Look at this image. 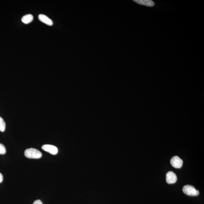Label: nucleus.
I'll use <instances>...</instances> for the list:
<instances>
[{
	"instance_id": "3",
	"label": "nucleus",
	"mask_w": 204,
	"mask_h": 204,
	"mask_svg": "<svg viewBox=\"0 0 204 204\" xmlns=\"http://www.w3.org/2000/svg\"><path fill=\"white\" fill-rule=\"evenodd\" d=\"M171 164L173 167L176 168H181L183 164V161L179 157L174 156L171 159Z\"/></svg>"
},
{
	"instance_id": "5",
	"label": "nucleus",
	"mask_w": 204,
	"mask_h": 204,
	"mask_svg": "<svg viewBox=\"0 0 204 204\" xmlns=\"http://www.w3.org/2000/svg\"><path fill=\"white\" fill-rule=\"evenodd\" d=\"M177 177L175 174L172 171H169L166 174V181L168 184L175 183L177 181Z\"/></svg>"
},
{
	"instance_id": "8",
	"label": "nucleus",
	"mask_w": 204,
	"mask_h": 204,
	"mask_svg": "<svg viewBox=\"0 0 204 204\" xmlns=\"http://www.w3.org/2000/svg\"><path fill=\"white\" fill-rule=\"evenodd\" d=\"M33 19V16L32 14H28L24 16L22 18L21 20L23 23L28 24L32 22Z\"/></svg>"
},
{
	"instance_id": "10",
	"label": "nucleus",
	"mask_w": 204,
	"mask_h": 204,
	"mask_svg": "<svg viewBox=\"0 0 204 204\" xmlns=\"http://www.w3.org/2000/svg\"><path fill=\"white\" fill-rule=\"evenodd\" d=\"M6 150L5 146L2 144H0V154H5Z\"/></svg>"
},
{
	"instance_id": "1",
	"label": "nucleus",
	"mask_w": 204,
	"mask_h": 204,
	"mask_svg": "<svg viewBox=\"0 0 204 204\" xmlns=\"http://www.w3.org/2000/svg\"><path fill=\"white\" fill-rule=\"evenodd\" d=\"M25 156L27 158L32 159H38L41 158L42 154L39 150L34 148H29L25 151Z\"/></svg>"
},
{
	"instance_id": "12",
	"label": "nucleus",
	"mask_w": 204,
	"mask_h": 204,
	"mask_svg": "<svg viewBox=\"0 0 204 204\" xmlns=\"http://www.w3.org/2000/svg\"><path fill=\"white\" fill-rule=\"evenodd\" d=\"M3 180V176L2 174L0 173V183L2 182Z\"/></svg>"
},
{
	"instance_id": "11",
	"label": "nucleus",
	"mask_w": 204,
	"mask_h": 204,
	"mask_svg": "<svg viewBox=\"0 0 204 204\" xmlns=\"http://www.w3.org/2000/svg\"><path fill=\"white\" fill-rule=\"evenodd\" d=\"M33 204H43V203L41 202V201H40V199H38V200L34 201V203Z\"/></svg>"
},
{
	"instance_id": "2",
	"label": "nucleus",
	"mask_w": 204,
	"mask_h": 204,
	"mask_svg": "<svg viewBox=\"0 0 204 204\" xmlns=\"http://www.w3.org/2000/svg\"><path fill=\"white\" fill-rule=\"evenodd\" d=\"M183 191L185 194L192 196H198L199 194V190H196L193 186L190 185L184 186Z\"/></svg>"
},
{
	"instance_id": "7",
	"label": "nucleus",
	"mask_w": 204,
	"mask_h": 204,
	"mask_svg": "<svg viewBox=\"0 0 204 204\" xmlns=\"http://www.w3.org/2000/svg\"><path fill=\"white\" fill-rule=\"evenodd\" d=\"M134 2L140 5L148 7H152L155 5V3L151 0H134Z\"/></svg>"
},
{
	"instance_id": "9",
	"label": "nucleus",
	"mask_w": 204,
	"mask_h": 204,
	"mask_svg": "<svg viewBox=\"0 0 204 204\" xmlns=\"http://www.w3.org/2000/svg\"><path fill=\"white\" fill-rule=\"evenodd\" d=\"M6 124L3 118L0 117V131L3 132L5 129Z\"/></svg>"
},
{
	"instance_id": "4",
	"label": "nucleus",
	"mask_w": 204,
	"mask_h": 204,
	"mask_svg": "<svg viewBox=\"0 0 204 204\" xmlns=\"http://www.w3.org/2000/svg\"><path fill=\"white\" fill-rule=\"evenodd\" d=\"M42 148L44 151L50 153L52 155H56L58 152V148L54 145H43Z\"/></svg>"
},
{
	"instance_id": "6",
	"label": "nucleus",
	"mask_w": 204,
	"mask_h": 204,
	"mask_svg": "<svg viewBox=\"0 0 204 204\" xmlns=\"http://www.w3.org/2000/svg\"><path fill=\"white\" fill-rule=\"evenodd\" d=\"M38 18L40 21L49 26H52L53 25V22L52 20L45 15L40 14L38 16Z\"/></svg>"
}]
</instances>
